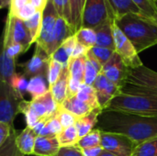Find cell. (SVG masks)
Listing matches in <instances>:
<instances>
[{"mask_svg": "<svg viewBox=\"0 0 157 156\" xmlns=\"http://www.w3.org/2000/svg\"><path fill=\"white\" fill-rule=\"evenodd\" d=\"M96 128L103 132L125 135L140 144L157 137V117L103 110Z\"/></svg>", "mask_w": 157, "mask_h": 156, "instance_id": "6da1fadb", "label": "cell"}, {"mask_svg": "<svg viewBox=\"0 0 157 156\" xmlns=\"http://www.w3.org/2000/svg\"><path fill=\"white\" fill-rule=\"evenodd\" d=\"M136 93L118 94L104 110H110L143 117H157V90L133 85Z\"/></svg>", "mask_w": 157, "mask_h": 156, "instance_id": "7a4b0ae2", "label": "cell"}, {"mask_svg": "<svg viewBox=\"0 0 157 156\" xmlns=\"http://www.w3.org/2000/svg\"><path fill=\"white\" fill-rule=\"evenodd\" d=\"M114 21L138 53L157 45V26L142 15L128 14Z\"/></svg>", "mask_w": 157, "mask_h": 156, "instance_id": "3957f363", "label": "cell"}, {"mask_svg": "<svg viewBox=\"0 0 157 156\" xmlns=\"http://www.w3.org/2000/svg\"><path fill=\"white\" fill-rule=\"evenodd\" d=\"M23 100V97L17 93L8 83L0 82V122L14 129V120L19 113Z\"/></svg>", "mask_w": 157, "mask_h": 156, "instance_id": "277c9868", "label": "cell"}, {"mask_svg": "<svg viewBox=\"0 0 157 156\" xmlns=\"http://www.w3.org/2000/svg\"><path fill=\"white\" fill-rule=\"evenodd\" d=\"M12 42L22 45L26 51L33 43L29 32L25 25V21L17 16L8 14L4 29L3 44H9Z\"/></svg>", "mask_w": 157, "mask_h": 156, "instance_id": "5b68a950", "label": "cell"}, {"mask_svg": "<svg viewBox=\"0 0 157 156\" xmlns=\"http://www.w3.org/2000/svg\"><path fill=\"white\" fill-rule=\"evenodd\" d=\"M59 17L58 13L53 6L52 0H48L45 7L42 10V23L40 35L36 40V45L43 49L48 55L52 56V36L55 29L57 19Z\"/></svg>", "mask_w": 157, "mask_h": 156, "instance_id": "8992f818", "label": "cell"}, {"mask_svg": "<svg viewBox=\"0 0 157 156\" xmlns=\"http://www.w3.org/2000/svg\"><path fill=\"white\" fill-rule=\"evenodd\" d=\"M113 33L115 40V51L120 55L124 64L129 69H136L144 65L139 53L131 42V40L126 37V35L121 31V29L117 26L115 21L113 22Z\"/></svg>", "mask_w": 157, "mask_h": 156, "instance_id": "52a82bcc", "label": "cell"}, {"mask_svg": "<svg viewBox=\"0 0 157 156\" xmlns=\"http://www.w3.org/2000/svg\"><path fill=\"white\" fill-rule=\"evenodd\" d=\"M111 20L109 13L107 0H86L82 28L96 29Z\"/></svg>", "mask_w": 157, "mask_h": 156, "instance_id": "ba28073f", "label": "cell"}, {"mask_svg": "<svg viewBox=\"0 0 157 156\" xmlns=\"http://www.w3.org/2000/svg\"><path fill=\"white\" fill-rule=\"evenodd\" d=\"M137 145L136 143L125 135L101 131L100 146L114 155L132 156Z\"/></svg>", "mask_w": 157, "mask_h": 156, "instance_id": "9c48e42d", "label": "cell"}, {"mask_svg": "<svg viewBox=\"0 0 157 156\" xmlns=\"http://www.w3.org/2000/svg\"><path fill=\"white\" fill-rule=\"evenodd\" d=\"M50 61L51 56L48 55L43 49L36 45L35 52L32 57L27 63L21 64L23 74L26 77H29V79L35 76H42L48 79Z\"/></svg>", "mask_w": 157, "mask_h": 156, "instance_id": "30bf717a", "label": "cell"}, {"mask_svg": "<svg viewBox=\"0 0 157 156\" xmlns=\"http://www.w3.org/2000/svg\"><path fill=\"white\" fill-rule=\"evenodd\" d=\"M129 71L130 69L124 64L120 55L115 51L111 59L103 66L100 74L121 89L127 82Z\"/></svg>", "mask_w": 157, "mask_h": 156, "instance_id": "8fae6325", "label": "cell"}, {"mask_svg": "<svg viewBox=\"0 0 157 156\" xmlns=\"http://www.w3.org/2000/svg\"><path fill=\"white\" fill-rule=\"evenodd\" d=\"M92 86L96 91L98 104L103 110L106 108L108 104L121 93V88L101 74H98Z\"/></svg>", "mask_w": 157, "mask_h": 156, "instance_id": "7c38bea8", "label": "cell"}, {"mask_svg": "<svg viewBox=\"0 0 157 156\" xmlns=\"http://www.w3.org/2000/svg\"><path fill=\"white\" fill-rule=\"evenodd\" d=\"M127 82L157 90V72L144 65L136 69H130Z\"/></svg>", "mask_w": 157, "mask_h": 156, "instance_id": "4fadbf2b", "label": "cell"}, {"mask_svg": "<svg viewBox=\"0 0 157 156\" xmlns=\"http://www.w3.org/2000/svg\"><path fill=\"white\" fill-rule=\"evenodd\" d=\"M107 4L111 20H116L128 14L143 15L132 0H107Z\"/></svg>", "mask_w": 157, "mask_h": 156, "instance_id": "5bb4252c", "label": "cell"}, {"mask_svg": "<svg viewBox=\"0 0 157 156\" xmlns=\"http://www.w3.org/2000/svg\"><path fill=\"white\" fill-rule=\"evenodd\" d=\"M69 81H70V72L68 67H63V73L57 82L50 87V91L52 97L60 106L69 96Z\"/></svg>", "mask_w": 157, "mask_h": 156, "instance_id": "9a60e30c", "label": "cell"}, {"mask_svg": "<svg viewBox=\"0 0 157 156\" xmlns=\"http://www.w3.org/2000/svg\"><path fill=\"white\" fill-rule=\"evenodd\" d=\"M60 148L61 145L58 142L57 136H38L36 139L33 154L36 156H54Z\"/></svg>", "mask_w": 157, "mask_h": 156, "instance_id": "2e32d148", "label": "cell"}, {"mask_svg": "<svg viewBox=\"0 0 157 156\" xmlns=\"http://www.w3.org/2000/svg\"><path fill=\"white\" fill-rule=\"evenodd\" d=\"M75 32L70 26V24L63 18L59 17L55 25L53 36H52V53L70 37L74 36Z\"/></svg>", "mask_w": 157, "mask_h": 156, "instance_id": "e0dca14e", "label": "cell"}, {"mask_svg": "<svg viewBox=\"0 0 157 156\" xmlns=\"http://www.w3.org/2000/svg\"><path fill=\"white\" fill-rule=\"evenodd\" d=\"M38 134L31 128L26 127L19 135L17 136L16 143L18 151L24 155H31L34 153V147Z\"/></svg>", "mask_w": 157, "mask_h": 156, "instance_id": "ac0fdd59", "label": "cell"}, {"mask_svg": "<svg viewBox=\"0 0 157 156\" xmlns=\"http://www.w3.org/2000/svg\"><path fill=\"white\" fill-rule=\"evenodd\" d=\"M113 22L109 20L95 29L97 34V45L99 47L110 49L115 51V40L113 33Z\"/></svg>", "mask_w": 157, "mask_h": 156, "instance_id": "d6986e66", "label": "cell"}, {"mask_svg": "<svg viewBox=\"0 0 157 156\" xmlns=\"http://www.w3.org/2000/svg\"><path fill=\"white\" fill-rule=\"evenodd\" d=\"M76 39L75 36H72L67 39L51 56L52 59L63 64V67H68L69 61L72 57L73 51L76 46Z\"/></svg>", "mask_w": 157, "mask_h": 156, "instance_id": "ffe728a7", "label": "cell"}, {"mask_svg": "<svg viewBox=\"0 0 157 156\" xmlns=\"http://www.w3.org/2000/svg\"><path fill=\"white\" fill-rule=\"evenodd\" d=\"M60 106L65 110L72 113L77 119L82 118L93 111V109L89 106L82 102L76 96H68L67 98Z\"/></svg>", "mask_w": 157, "mask_h": 156, "instance_id": "44dd1931", "label": "cell"}, {"mask_svg": "<svg viewBox=\"0 0 157 156\" xmlns=\"http://www.w3.org/2000/svg\"><path fill=\"white\" fill-rule=\"evenodd\" d=\"M102 111L93 110L89 114L77 119V120L75 122V127L78 131V134H79L80 138L86 136L90 131H92L94 129H96L95 127H97V124L98 121V117Z\"/></svg>", "mask_w": 157, "mask_h": 156, "instance_id": "7402d4cb", "label": "cell"}, {"mask_svg": "<svg viewBox=\"0 0 157 156\" xmlns=\"http://www.w3.org/2000/svg\"><path fill=\"white\" fill-rule=\"evenodd\" d=\"M75 96L82 102H84L85 104L89 106L93 110H96V111H102L103 110L98 104L96 91L92 86L82 84Z\"/></svg>", "mask_w": 157, "mask_h": 156, "instance_id": "603a6c76", "label": "cell"}, {"mask_svg": "<svg viewBox=\"0 0 157 156\" xmlns=\"http://www.w3.org/2000/svg\"><path fill=\"white\" fill-rule=\"evenodd\" d=\"M17 67V60L9 57L4 51H2L1 58H0V74H1V82L8 83L11 78L16 74Z\"/></svg>", "mask_w": 157, "mask_h": 156, "instance_id": "cb8c5ba5", "label": "cell"}, {"mask_svg": "<svg viewBox=\"0 0 157 156\" xmlns=\"http://www.w3.org/2000/svg\"><path fill=\"white\" fill-rule=\"evenodd\" d=\"M50 90L48 79L42 76H35L29 79L27 92L31 96L32 99H36Z\"/></svg>", "mask_w": 157, "mask_h": 156, "instance_id": "d4e9b609", "label": "cell"}, {"mask_svg": "<svg viewBox=\"0 0 157 156\" xmlns=\"http://www.w3.org/2000/svg\"><path fill=\"white\" fill-rule=\"evenodd\" d=\"M86 0H70L71 27L75 34L82 28V17Z\"/></svg>", "mask_w": 157, "mask_h": 156, "instance_id": "484cf974", "label": "cell"}, {"mask_svg": "<svg viewBox=\"0 0 157 156\" xmlns=\"http://www.w3.org/2000/svg\"><path fill=\"white\" fill-rule=\"evenodd\" d=\"M86 62V56H82L78 58H71L68 64L70 77L75 79L81 84H84Z\"/></svg>", "mask_w": 157, "mask_h": 156, "instance_id": "4316f807", "label": "cell"}, {"mask_svg": "<svg viewBox=\"0 0 157 156\" xmlns=\"http://www.w3.org/2000/svg\"><path fill=\"white\" fill-rule=\"evenodd\" d=\"M57 139L61 147H72L77 145L80 137L75 125H74L63 129L62 132L57 135Z\"/></svg>", "mask_w": 157, "mask_h": 156, "instance_id": "83f0119b", "label": "cell"}, {"mask_svg": "<svg viewBox=\"0 0 157 156\" xmlns=\"http://www.w3.org/2000/svg\"><path fill=\"white\" fill-rule=\"evenodd\" d=\"M76 41L85 47L91 49L97 45V34L95 29L88 28H81L75 34Z\"/></svg>", "mask_w": 157, "mask_h": 156, "instance_id": "f1b7e54d", "label": "cell"}, {"mask_svg": "<svg viewBox=\"0 0 157 156\" xmlns=\"http://www.w3.org/2000/svg\"><path fill=\"white\" fill-rule=\"evenodd\" d=\"M100 143H101V131L96 128L86 136L80 138L76 147L82 150V149L100 146Z\"/></svg>", "mask_w": 157, "mask_h": 156, "instance_id": "f546056e", "label": "cell"}, {"mask_svg": "<svg viewBox=\"0 0 157 156\" xmlns=\"http://www.w3.org/2000/svg\"><path fill=\"white\" fill-rule=\"evenodd\" d=\"M42 23V10H39L33 17L25 21V25L29 32L32 42H36L41 29Z\"/></svg>", "mask_w": 157, "mask_h": 156, "instance_id": "4dcf8cb0", "label": "cell"}, {"mask_svg": "<svg viewBox=\"0 0 157 156\" xmlns=\"http://www.w3.org/2000/svg\"><path fill=\"white\" fill-rule=\"evenodd\" d=\"M132 156H157V137L138 144Z\"/></svg>", "mask_w": 157, "mask_h": 156, "instance_id": "1f68e13d", "label": "cell"}, {"mask_svg": "<svg viewBox=\"0 0 157 156\" xmlns=\"http://www.w3.org/2000/svg\"><path fill=\"white\" fill-rule=\"evenodd\" d=\"M19 113H23L25 115L27 127H29V128L34 129L40 122V120L37 117V115L32 110L29 101H26L24 99L21 102L20 108H19Z\"/></svg>", "mask_w": 157, "mask_h": 156, "instance_id": "d6a6232c", "label": "cell"}, {"mask_svg": "<svg viewBox=\"0 0 157 156\" xmlns=\"http://www.w3.org/2000/svg\"><path fill=\"white\" fill-rule=\"evenodd\" d=\"M89 52L94 56V58L100 63V65L103 66L111 59L113 54L115 53L114 51L99 46H94L89 50Z\"/></svg>", "mask_w": 157, "mask_h": 156, "instance_id": "836d02e7", "label": "cell"}, {"mask_svg": "<svg viewBox=\"0 0 157 156\" xmlns=\"http://www.w3.org/2000/svg\"><path fill=\"white\" fill-rule=\"evenodd\" d=\"M16 131H14L11 135L7 138L6 143L0 146V156H17L18 149L17 147L16 139H17Z\"/></svg>", "mask_w": 157, "mask_h": 156, "instance_id": "e575fe53", "label": "cell"}, {"mask_svg": "<svg viewBox=\"0 0 157 156\" xmlns=\"http://www.w3.org/2000/svg\"><path fill=\"white\" fill-rule=\"evenodd\" d=\"M132 2L142 11V16L150 18L157 14V6L150 0H132Z\"/></svg>", "mask_w": 157, "mask_h": 156, "instance_id": "d590c367", "label": "cell"}, {"mask_svg": "<svg viewBox=\"0 0 157 156\" xmlns=\"http://www.w3.org/2000/svg\"><path fill=\"white\" fill-rule=\"evenodd\" d=\"M63 64L51 58L50 64H49V71H48V83L50 87L57 82V80L59 79V77L63 73Z\"/></svg>", "mask_w": 157, "mask_h": 156, "instance_id": "8d00e7d4", "label": "cell"}, {"mask_svg": "<svg viewBox=\"0 0 157 156\" xmlns=\"http://www.w3.org/2000/svg\"><path fill=\"white\" fill-rule=\"evenodd\" d=\"M53 6L59 17H63L71 26V7L70 0H52Z\"/></svg>", "mask_w": 157, "mask_h": 156, "instance_id": "74e56055", "label": "cell"}, {"mask_svg": "<svg viewBox=\"0 0 157 156\" xmlns=\"http://www.w3.org/2000/svg\"><path fill=\"white\" fill-rule=\"evenodd\" d=\"M9 85L14 88V90L18 93L20 96H24L25 92H27L29 82L26 79V76L24 74H15L14 76L11 78Z\"/></svg>", "mask_w": 157, "mask_h": 156, "instance_id": "f35d334b", "label": "cell"}, {"mask_svg": "<svg viewBox=\"0 0 157 156\" xmlns=\"http://www.w3.org/2000/svg\"><path fill=\"white\" fill-rule=\"evenodd\" d=\"M56 116L59 119L63 129L75 125V122L77 120V118L75 116H74L72 113H70L69 111L63 108L61 106H58Z\"/></svg>", "mask_w": 157, "mask_h": 156, "instance_id": "ab89813d", "label": "cell"}, {"mask_svg": "<svg viewBox=\"0 0 157 156\" xmlns=\"http://www.w3.org/2000/svg\"><path fill=\"white\" fill-rule=\"evenodd\" d=\"M100 72L95 67V65L86 58V70H85V79L84 84L88 86H93L94 82L98 78Z\"/></svg>", "mask_w": 157, "mask_h": 156, "instance_id": "60d3db41", "label": "cell"}, {"mask_svg": "<svg viewBox=\"0 0 157 156\" xmlns=\"http://www.w3.org/2000/svg\"><path fill=\"white\" fill-rule=\"evenodd\" d=\"M39 10H40V8H38L33 3H29L27 5H25L22 8H20L16 15L17 17H19L20 19L26 21L28 19H29L31 17H33Z\"/></svg>", "mask_w": 157, "mask_h": 156, "instance_id": "b9f144b4", "label": "cell"}, {"mask_svg": "<svg viewBox=\"0 0 157 156\" xmlns=\"http://www.w3.org/2000/svg\"><path fill=\"white\" fill-rule=\"evenodd\" d=\"M9 57L15 59V60H17L18 56L24 52H26L24 47L18 43H15V42H12V43H9V44H3V50Z\"/></svg>", "mask_w": 157, "mask_h": 156, "instance_id": "7bdbcfd3", "label": "cell"}, {"mask_svg": "<svg viewBox=\"0 0 157 156\" xmlns=\"http://www.w3.org/2000/svg\"><path fill=\"white\" fill-rule=\"evenodd\" d=\"M54 156H84L82 151L76 146L72 147H61L58 153Z\"/></svg>", "mask_w": 157, "mask_h": 156, "instance_id": "ee69618b", "label": "cell"}, {"mask_svg": "<svg viewBox=\"0 0 157 156\" xmlns=\"http://www.w3.org/2000/svg\"><path fill=\"white\" fill-rule=\"evenodd\" d=\"M14 131L15 129H12L7 124L0 122V146H2L6 143L7 138L11 135V133Z\"/></svg>", "mask_w": 157, "mask_h": 156, "instance_id": "f6af8a7d", "label": "cell"}, {"mask_svg": "<svg viewBox=\"0 0 157 156\" xmlns=\"http://www.w3.org/2000/svg\"><path fill=\"white\" fill-rule=\"evenodd\" d=\"M90 49L85 47L84 45L80 44V43H76V46L73 51V54H72V57L71 58H78V57H82V56H86L88 51Z\"/></svg>", "mask_w": 157, "mask_h": 156, "instance_id": "bcb514c9", "label": "cell"}, {"mask_svg": "<svg viewBox=\"0 0 157 156\" xmlns=\"http://www.w3.org/2000/svg\"><path fill=\"white\" fill-rule=\"evenodd\" d=\"M81 151L84 156H100L103 153L104 149L101 146H97L87 149H82Z\"/></svg>", "mask_w": 157, "mask_h": 156, "instance_id": "7dc6e473", "label": "cell"}, {"mask_svg": "<svg viewBox=\"0 0 157 156\" xmlns=\"http://www.w3.org/2000/svg\"><path fill=\"white\" fill-rule=\"evenodd\" d=\"M12 4V0H0V7L1 8H10Z\"/></svg>", "mask_w": 157, "mask_h": 156, "instance_id": "c3c4849f", "label": "cell"}, {"mask_svg": "<svg viewBox=\"0 0 157 156\" xmlns=\"http://www.w3.org/2000/svg\"><path fill=\"white\" fill-rule=\"evenodd\" d=\"M147 19H149L151 22H153L155 25H156L157 26V14L155 16V17H150V18H147Z\"/></svg>", "mask_w": 157, "mask_h": 156, "instance_id": "681fc988", "label": "cell"}, {"mask_svg": "<svg viewBox=\"0 0 157 156\" xmlns=\"http://www.w3.org/2000/svg\"><path fill=\"white\" fill-rule=\"evenodd\" d=\"M100 156H116V155H114L113 154H111V153H109V152H108V151L104 150V151H103V153L101 154V155Z\"/></svg>", "mask_w": 157, "mask_h": 156, "instance_id": "f907efd6", "label": "cell"}, {"mask_svg": "<svg viewBox=\"0 0 157 156\" xmlns=\"http://www.w3.org/2000/svg\"><path fill=\"white\" fill-rule=\"evenodd\" d=\"M17 156H24V154H22L19 151H18V153H17Z\"/></svg>", "mask_w": 157, "mask_h": 156, "instance_id": "816d5d0a", "label": "cell"}, {"mask_svg": "<svg viewBox=\"0 0 157 156\" xmlns=\"http://www.w3.org/2000/svg\"><path fill=\"white\" fill-rule=\"evenodd\" d=\"M47 1H48V0H43V5H44V7H45V6H46V3H47Z\"/></svg>", "mask_w": 157, "mask_h": 156, "instance_id": "f5cc1de1", "label": "cell"}, {"mask_svg": "<svg viewBox=\"0 0 157 156\" xmlns=\"http://www.w3.org/2000/svg\"><path fill=\"white\" fill-rule=\"evenodd\" d=\"M150 1H152V2H153V3H154L155 6H156V0H150Z\"/></svg>", "mask_w": 157, "mask_h": 156, "instance_id": "db71d44e", "label": "cell"}, {"mask_svg": "<svg viewBox=\"0 0 157 156\" xmlns=\"http://www.w3.org/2000/svg\"><path fill=\"white\" fill-rule=\"evenodd\" d=\"M156 6H157V0H156Z\"/></svg>", "mask_w": 157, "mask_h": 156, "instance_id": "11a10c76", "label": "cell"}]
</instances>
